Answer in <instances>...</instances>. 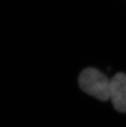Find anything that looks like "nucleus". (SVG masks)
<instances>
[{
	"label": "nucleus",
	"instance_id": "nucleus-2",
	"mask_svg": "<svg viewBox=\"0 0 126 127\" xmlns=\"http://www.w3.org/2000/svg\"><path fill=\"white\" fill-rule=\"evenodd\" d=\"M109 99L111 101L116 110L126 112V74L117 73L110 79Z\"/></svg>",
	"mask_w": 126,
	"mask_h": 127
},
{
	"label": "nucleus",
	"instance_id": "nucleus-1",
	"mask_svg": "<svg viewBox=\"0 0 126 127\" xmlns=\"http://www.w3.org/2000/svg\"><path fill=\"white\" fill-rule=\"evenodd\" d=\"M109 84L110 79L94 68L84 69L78 77V85L82 90L102 101L109 100Z\"/></svg>",
	"mask_w": 126,
	"mask_h": 127
}]
</instances>
